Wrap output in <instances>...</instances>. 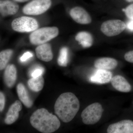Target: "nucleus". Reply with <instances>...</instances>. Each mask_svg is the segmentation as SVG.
Returning a JSON list of instances; mask_svg holds the SVG:
<instances>
[{"label": "nucleus", "instance_id": "1", "mask_svg": "<svg viewBox=\"0 0 133 133\" xmlns=\"http://www.w3.org/2000/svg\"><path fill=\"white\" fill-rule=\"evenodd\" d=\"M80 107L79 101L75 94L67 92L62 94L55 102V113L62 121L68 123L72 120Z\"/></svg>", "mask_w": 133, "mask_h": 133}, {"label": "nucleus", "instance_id": "2", "mask_svg": "<svg viewBox=\"0 0 133 133\" xmlns=\"http://www.w3.org/2000/svg\"><path fill=\"white\" fill-rule=\"evenodd\" d=\"M30 121L33 128L43 133L54 132L61 125L56 116L44 108L38 109L34 112L30 116Z\"/></svg>", "mask_w": 133, "mask_h": 133}, {"label": "nucleus", "instance_id": "3", "mask_svg": "<svg viewBox=\"0 0 133 133\" xmlns=\"http://www.w3.org/2000/svg\"><path fill=\"white\" fill-rule=\"evenodd\" d=\"M59 34L57 27H44L32 32L29 36V41L32 44L39 45L47 43L56 38Z\"/></svg>", "mask_w": 133, "mask_h": 133}, {"label": "nucleus", "instance_id": "4", "mask_svg": "<svg viewBox=\"0 0 133 133\" xmlns=\"http://www.w3.org/2000/svg\"><path fill=\"white\" fill-rule=\"evenodd\" d=\"M13 30L20 33L33 32L38 28V22L30 17L23 16L15 18L11 24Z\"/></svg>", "mask_w": 133, "mask_h": 133}, {"label": "nucleus", "instance_id": "5", "mask_svg": "<svg viewBox=\"0 0 133 133\" xmlns=\"http://www.w3.org/2000/svg\"><path fill=\"white\" fill-rule=\"evenodd\" d=\"M103 111L102 105L98 102L89 105L81 114L83 122L86 125L96 124L101 118Z\"/></svg>", "mask_w": 133, "mask_h": 133}, {"label": "nucleus", "instance_id": "6", "mask_svg": "<svg viewBox=\"0 0 133 133\" xmlns=\"http://www.w3.org/2000/svg\"><path fill=\"white\" fill-rule=\"evenodd\" d=\"M51 5V0H32L23 7L22 12L28 15H39L49 9Z\"/></svg>", "mask_w": 133, "mask_h": 133}, {"label": "nucleus", "instance_id": "7", "mask_svg": "<svg viewBox=\"0 0 133 133\" xmlns=\"http://www.w3.org/2000/svg\"><path fill=\"white\" fill-rule=\"evenodd\" d=\"M127 28L126 23L119 19H112L104 22L101 24L100 30L105 35L113 37L118 35Z\"/></svg>", "mask_w": 133, "mask_h": 133}, {"label": "nucleus", "instance_id": "8", "mask_svg": "<svg viewBox=\"0 0 133 133\" xmlns=\"http://www.w3.org/2000/svg\"><path fill=\"white\" fill-rule=\"evenodd\" d=\"M70 15L73 21L78 24H90L92 21L90 15L81 7L76 6L72 8Z\"/></svg>", "mask_w": 133, "mask_h": 133}, {"label": "nucleus", "instance_id": "9", "mask_svg": "<svg viewBox=\"0 0 133 133\" xmlns=\"http://www.w3.org/2000/svg\"><path fill=\"white\" fill-rule=\"evenodd\" d=\"M108 133H133V121L124 120L109 125L107 129Z\"/></svg>", "mask_w": 133, "mask_h": 133}, {"label": "nucleus", "instance_id": "10", "mask_svg": "<svg viewBox=\"0 0 133 133\" xmlns=\"http://www.w3.org/2000/svg\"><path fill=\"white\" fill-rule=\"evenodd\" d=\"M19 5L13 0H0V12L3 17L14 15L18 12Z\"/></svg>", "mask_w": 133, "mask_h": 133}, {"label": "nucleus", "instance_id": "11", "mask_svg": "<svg viewBox=\"0 0 133 133\" xmlns=\"http://www.w3.org/2000/svg\"><path fill=\"white\" fill-rule=\"evenodd\" d=\"M22 109V106L21 102L18 100L10 107L6 115L4 122L7 125H11L17 120L19 117V112Z\"/></svg>", "mask_w": 133, "mask_h": 133}, {"label": "nucleus", "instance_id": "12", "mask_svg": "<svg viewBox=\"0 0 133 133\" xmlns=\"http://www.w3.org/2000/svg\"><path fill=\"white\" fill-rule=\"evenodd\" d=\"M36 55L38 59L44 62L52 60L53 57L51 45L48 43L38 45L35 49Z\"/></svg>", "mask_w": 133, "mask_h": 133}, {"label": "nucleus", "instance_id": "13", "mask_svg": "<svg viewBox=\"0 0 133 133\" xmlns=\"http://www.w3.org/2000/svg\"><path fill=\"white\" fill-rule=\"evenodd\" d=\"M112 78V74L111 71L107 70L98 69L90 78L92 83L99 84H104L109 83Z\"/></svg>", "mask_w": 133, "mask_h": 133}, {"label": "nucleus", "instance_id": "14", "mask_svg": "<svg viewBox=\"0 0 133 133\" xmlns=\"http://www.w3.org/2000/svg\"><path fill=\"white\" fill-rule=\"evenodd\" d=\"M17 77V71L14 65L9 64L5 68L4 73V81L8 88H11L14 85Z\"/></svg>", "mask_w": 133, "mask_h": 133}, {"label": "nucleus", "instance_id": "15", "mask_svg": "<svg viewBox=\"0 0 133 133\" xmlns=\"http://www.w3.org/2000/svg\"><path fill=\"white\" fill-rule=\"evenodd\" d=\"M111 81L112 86L116 90L123 92H128L131 90V85L122 76H115L112 78Z\"/></svg>", "mask_w": 133, "mask_h": 133}, {"label": "nucleus", "instance_id": "16", "mask_svg": "<svg viewBox=\"0 0 133 133\" xmlns=\"http://www.w3.org/2000/svg\"><path fill=\"white\" fill-rule=\"evenodd\" d=\"M118 61L110 57H102L96 59L94 63V66L98 69L113 70L118 66Z\"/></svg>", "mask_w": 133, "mask_h": 133}, {"label": "nucleus", "instance_id": "17", "mask_svg": "<svg viewBox=\"0 0 133 133\" xmlns=\"http://www.w3.org/2000/svg\"><path fill=\"white\" fill-rule=\"evenodd\" d=\"M17 92L19 99L27 108H30L33 102L28 92L24 85L20 83L17 86Z\"/></svg>", "mask_w": 133, "mask_h": 133}, {"label": "nucleus", "instance_id": "18", "mask_svg": "<svg viewBox=\"0 0 133 133\" xmlns=\"http://www.w3.org/2000/svg\"><path fill=\"white\" fill-rule=\"evenodd\" d=\"M75 40L83 48H90L93 44V37L90 33L87 31L78 32L75 36Z\"/></svg>", "mask_w": 133, "mask_h": 133}, {"label": "nucleus", "instance_id": "19", "mask_svg": "<svg viewBox=\"0 0 133 133\" xmlns=\"http://www.w3.org/2000/svg\"><path fill=\"white\" fill-rule=\"evenodd\" d=\"M44 80L42 75L36 77H32L28 81V85L31 90L38 92L42 90Z\"/></svg>", "mask_w": 133, "mask_h": 133}, {"label": "nucleus", "instance_id": "20", "mask_svg": "<svg viewBox=\"0 0 133 133\" xmlns=\"http://www.w3.org/2000/svg\"><path fill=\"white\" fill-rule=\"evenodd\" d=\"M12 49H8L3 50L0 52V70L5 69L13 54Z\"/></svg>", "mask_w": 133, "mask_h": 133}, {"label": "nucleus", "instance_id": "21", "mask_svg": "<svg viewBox=\"0 0 133 133\" xmlns=\"http://www.w3.org/2000/svg\"><path fill=\"white\" fill-rule=\"evenodd\" d=\"M69 50L66 47L62 48L60 50L59 56L57 59L58 64L59 66H66L68 63Z\"/></svg>", "mask_w": 133, "mask_h": 133}, {"label": "nucleus", "instance_id": "22", "mask_svg": "<svg viewBox=\"0 0 133 133\" xmlns=\"http://www.w3.org/2000/svg\"><path fill=\"white\" fill-rule=\"evenodd\" d=\"M44 71V69L42 66L35 67L31 71V75L32 77H36L42 76Z\"/></svg>", "mask_w": 133, "mask_h": 133}, {"label": "nucleus", "instance_id": "23", "mask_svg": "<svg viewBox=\"0 0 133 133\" xmlns=\"http://www.w3.org/2000/svg\"><path fill=\"white\" fill-rule=\"evenodd\" d=\"M122 11L128 18L133 19V3L129 5L125 8L123 9Z\"/></svg>", "mask_w": 133, "mask_h": 133}, {"label": "nucleus", "instance_id": "24", "mask_svg": "<svg viewBox=\"0 0 133 133\" xmlns=\"http://www.w3.org/2000/svg\"><path fill=\"white\" fill-rule=\"evenodd\" d=\"M33 54L30 51H26L20 57V60L22 63L27 62L30 58L33 57Z\"/></svg>", "mask_w": 133, "mask_h": 133}, {"label": "nucleus", "instance_id": "25", "mask_svg": "<svg viewBox=\"0 0 133 133\" xmlns=\"http://www.w3.org/2000/svg\"><path fill=\"white\" fill-rule=\"evenodd\" d=\"M5 95L2 91L0 92V111L2 112L5 108Z\"/></svg>", "mask_w": 133, "mask_h": 133}, {"label": "nucleus", "instance_id": "26", "mask_svg": "<svg viewBox=\"0 0 133 133\" xmlns=\"http://www.w3.org/2000/svg\"><path fill=\"white\" fill-rule=\"evenodd\" d=\"M124 58L127 62L133 63V50L126 52L124 55Z\"/></svg>", "mask_w": 133, "mask_h": 133}, {"label": "nucleus", "instance_id": "27", "mask_svg": "<svg viewBox=\"0 0 133 133\" xmlns=\"http://www.w3.org/2000/svg\"><path fill=\"white\" fill-rule=\"evenodd\" d=\"M126 25L128 29L131 32H133V19H130Z\"/></svg>", "mask_w": 133, "mask_h": 133}, {"label": "nucleus", "instance_id": "28", "mask_svg": "<svg viewBox=\"0 0 133 133\" xmlns=\"http://www.w3.org/2000/svg\"><path fill=\"white\" fill-rule=\"evenodd\" d=\"M13 1L17 3H23L28 1L30 0H13Z\"/></svg>", "mask_w": 133, "mask_h": 133}, {"label": "nucleus", "instance_id": "29", "mask_svg": "<svg viewBox=\"0 0 133 133\" xmlns=\"http://www.w3.org/2000/svg\"><path fill=\"white\" fill-rule=\"evenodd\" d=\"M125 1L128 2H133V0H125Z\"/></svg>", "mask_w": 133, "mask_h": 133}]
</instances>
